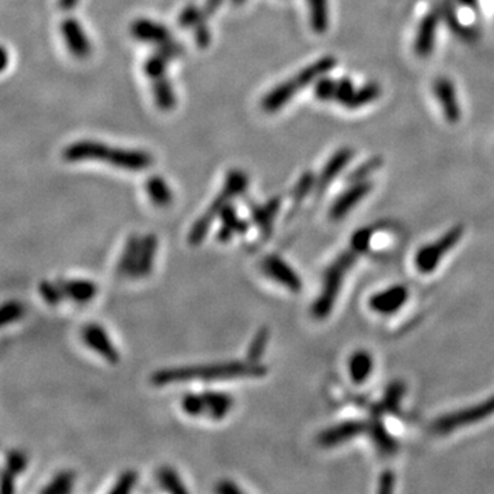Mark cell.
Returning <instances> with one entry per match:
<instances>
[{
    "label": "cell",
    "mask_w": 494,
    "mask_h": 494,
    "mask_svg": "<svg viewBox=\"0 0 494 494\" xmlns=\"http://www.w3.org/2000/svg\"><path fill=\"white\" fill-rule=\"evenodd\" d=\"M247 186H249V177L246 173L239 169L228 172L221 191L217 193V196L210 203V206L206 209V212L193 223L189 234V243L191 246H199L203 242V239L208 235L212 224L220 215L221 210L228 203H231L237 196L246 193Z\"/></svg>",
    "instance_id": "277c9868"
},
{
    "label": "cell",
    "mask_w": 494,
    "mask_h": 494,
    "mask_svg": "<svg viewBox=\"0 0 494 494\" xmlns=\"http://www.w3.org/2000/svg\"><path fill=\"white\" fill-rule=\"evenodd\" d=\"M463 234H464L463 227L457 225L449 230L435 243L423 247L416 254V259H415L416 268L423 274H429L431 271H434L444 256L457 245V242L460 240V237H463Z\"/></svg>",
    "instance_id": "52a82bcc"
},
{
    "label": "cell",
    "mask_w": 494,
    "mask_h": 494,
    "mask_svg": "<svg viewBox=\"0 0 494 494\" xmlns=\"http://www.w3.org/2000/svg\"><path fill=\"white\" fill-rule=\"evenodd\" d=\"M79 4V0H60V6L64 10H72Z\"/></svg>",
    "instance_id": "f5cc1de1"
},
{
    "label": "cell",
    "mask_w": 494,
    "mask_h": 494,
    "mask_svg": "<svg viewBox=\"0 0 494 494\" xmlns=\"http://www.w3.org/2000/svg\"><path fill=\"white\" fill-rule=\"evenodd\" d=\"M434 94L441 103L447 121L449 124H457L461 117V110L457 102V94L451 80L448 77H438L434 83Z\"/></svg>",
    "instance_id": "8fae6325"
},
{
    "label": "cell",
    "mask_w": 494,
    "mask_h": 494,
    "mask_svg": "<svg viewBox=\"0 0 494 494\" xmlns=\"http://www.w3.org/2000/svg\"><path fill=\"white\" fill-rule=\"evenodd\" d=\"M140 242L142 237L137 235H129L125 246L123 249L121 257L117 264V272L121 276L133 278L136 272V266L139 262V253H140Z\"/></svg>",
    "instance_id": "7402d4cb"
},
{
    "label": "cell",
    "mask_w": 494,
    "mask_h": 494,
    "mask_svg": "<svg viewBox=\"0 0 494 494\" xmlns=\"http://www.w3.org/2000/svg\"><path fill=\"white\" fill-rule=\"evenodd\" d=\"M28 467V456L25 451L13 449L6 454V470L14 473L16 476L23 473Z\"/></svg>",
    "instance_id": "f35d334b"
},
{
    "label": "cell",
    "mask_w": 494,
    "mask_h": 494,
    "mask_svg": "<svg viewBox=\"0 0 494 494\" xmlns=\"http://www.w3.org/2000/svg\"><path fill=\"white\" fill-rule=\"evenodd\" d=\"M234 237H235V232L231 228H228V227H225L223 224H221V227L218 228V231L215 234V239L218 242H221V243H228V242L232 240Z\"/></svg>",
    "instance_id": "f907efd6"
},
{
    "label": "cell",
    "mask_w": 494,
    "mask_h": 494,
    "mask_svg": "<svg viewBox=\"0 0 494 494\" xmlns=\"http://www.w3.org/2000/svg\"><path fill=\"white\" fill-rule=\"evenodd\" d=\"M372 184L368 181H357L353 187L344 191L332 205L330 215L332 220H341L347 215L364 196L371 191Z\"/></svg>",
    "instance_id": "9a60e30c"
},
{
    "label": "cell",
    "mask_w": 494,
    "mask_h": 494,
    "mask_svg": "<svg viewBox=\"0 0 494 494\" xmlns=\"http://www.w3.org/2000/svg\"><path fill=\"white\" fill-rule=\"evenodd\" d=\"M393 486H394V475L387 471V473H383L382 479H381V488H379V492L382 493H388L393 490Z\"/></svg>",
    "instance_id": "816d5d0a"
},
{
    "label": "cell",
    "mask_w": 494,
    "mask_h": 494,
    "mask_svg": "<svg viewBox=\"0 0 494 494\" xmlns=\"http://www.w3.org/2000/svg\"><path fill=\"white\" fill-rule=\"evenodd\" d=\"M460 1H461L464 6H473L476 0H460Z\"/></svg>",
    "instance_id": "11a10c76"
},
{
    "label": "cell",
    "mask_w": 494,
    "mask_h": 494,
    "mask_svg": "<svg viewBox=\"0 0 494 494\" xmlns=\"http://www.w3.org/2000/svg\"><path fill=\"white\" fill-rule=\"evenodd\" d=\"M354 86L352 83V80H349L347 77L341 79L339 82H337V96L335 101L341 105H346V102L352 98V95L354 94Z\"/></svg>",
    "instance_id": "ee69618b"
},
{
    "label": "cell",
    "mask_w": 494,
    "mask_h": 494,
    "mask_svg": "<svg viewBox=\"0 0 494 494\" xmlns=\"http://www.w3.org/2000/svg\"><path fill=\"white\" fill-rule=\"evenodd\" d=\"M315 96L322 101V102H330L335 101L337 96V82L328 79V77H320L316 82L315 86Z\"/></svg>",
    "instance_id": "60d3db41"
},
{
    "label": "cell",
    "mask_w": 494,
    "mask_h": 494,
    "mask_svg": "<svg viewBox=\"0 0 494 494\" xmlns=\"http://www.w3.org/2000/svg\"><path fill=\"white\" fill-rule=\"evenodd\" d=\"M1 60H3V61H1V67L6 69V66H7V52H6L4 48L1 50Z\"/></svg>",
    "instance_id": "db71d44e"
},
{
    "label": "cell",
    "mask_w": 494,
    "mask_h": 494,
    "mask_svg": "<svg viewBox=\"0 0 494 494\" xmlns=\"http://www.w3.org/2000/svg\"><path fill=\"white\" fill-rule=\"evenodd\" d=\"M220 220H221V224L231 228L235 235H246L249 232V228H250V224L240 218L237 213V209L232 203H228L220 213Z\"/></svg>",
    "instance_id": "f546056e"
},
{
    "label": "cell",
    "mask_w": 494,
    "mask_h": 494,
    "mask_svg": "<svg viewBox=\"0 0 494 494\" xmlns=\"http://www.w3.org/2000/svg\"><path fill=\"white\" fill-rule=\"evenodd\" d=\"M151 91L155 105L162 111H171L176 106V94L167 76L151 80Z\"/></svg>",
    "instance_id": "cb8c5ba5"
},
{
    "label": "cell",
    "mask_w": 494,
    "mask_h": 494,
    "mask_svg": "<svg viewBox=\"0 0 494 494\" xmlns=\"http://www.w3.org/2000/svg\"><path fill=\"white\" fill-rule=\"evenodd\" d=\"M408 300V290L404 286H394L385 291L375 294L369 300V308L378 313L390 315L397 310Z\"/></svg>",
    "instance_id": "5bb4252c"
},
{
    "label": "cell",
    "mask_w": 494,
    "mask_h": 494,
    "mask_svg": "<svg viewBox=\"0 0 494 494\" xmlns=\"http://www.w3.org/2000/svg\"><path fill=\"white\" fill-rule=\"evenodd\" d=\"M82 338L91 350L103 357L110 364H117L120 361V353L117 347L111 342L106 330L101 324H86L82 331Z\"/></svg>",
    "instance_id": "9c48e42d"
},
{
    "label": "cell",
    "mask_w": 494,
    "mask_h": 494,
    "mask_svg": "<svg viewBox=\"0 0 494 494\" xmlns=\"http://www.w3.org/2000/svg\"><path fill=\"white\" fill-rule=\"evenodd\" d=\"M206 405V415L212 420L224 419L234 407V398L228 393L205 390L201 393Z\"/></svg>",
    "instance_id": "ac0fdd59"
},
{
    "label": "cell",
    "mask_w": 494,
    "mask_h": 494,
    "mask_svg": "<svg viewBox=\"0 0 494 494\" xmlns=\"http://www.w3.org/2000/svg\"><path fill=\"white\" fill-rule=\"evenodd\" d=\"M157 481L159 486L169 493H189V489L184 486L180 475L169 466H164L157 471Z\"/></svg>",
    "instance_id": "4316f807"
},
{
    "label": "cell",
    "mask_w": 494,
    "mask_h": 494,
    "mask_svg": "<svg viewBox=\"0 0 494 494\" xmlns=\"http://www.w3.org/2000/svg\"><path fill=\"white\" fill-rule=\"evenodd\" d=\"M14 479H16V475L14 473L7 471L6 468L3 470L1 473V492L3 493H14L16 490V486H14Z\"/></svg>",
    "instance_id": "681fc988"
},
{
    "label": "cell",
    "mask_w": 494,
    "mask_h": 494,
    "mask_svg": "<svg viewBox=\"0 0 494 494\" xmlns=\"http://www.w3.org/2000/svg\"><path fill=\"white\" fill-rule=\"evenodd\" d=\"M261 269L265 276L278 281L283 287L293 293H300L302 288V280L298 274L276 254H269L261 261Z\"/></svg>",
    "instance_id": "ba28073f"
},
{
    "label": "cell",
    "mask_w": 494,
    "mask_h": 494,
    "mask_svg": "<svg viewBox=\"0 0 494 494\" xmlns=\"http://www.w3.org/2000/svg\"><path fill=\"white\" fill-rule=\"evenodd\" d=\"M371 432H372V437L375 439V444L378 447V449L382 451L383 454H393L395 449H397V445L394 442V439L387 434L385 427L376 422L371 426Z\"/></svg>",
    "instance_id": "d590c367"
},
{
    "label": "cell",
    "mask_w": 494,
    "mask_h": 494,
    "mask_svg": "<svg viewBox=\"0 0 494 494\" xmlns=\"http://www.w3.org/2000/svg\"><path fill=\"white\" fill-rule=\"evenodd\" d=\"M492 415H494V395L471 408L461 409L438 419L432 425V430L438 434H448L451 431L457 430L459 427L485 420Z\"/></svg>",
    "instance_id": "8992f818"
},
{
    "label": "cell",
    "mask_w": 494,
    "mask_h": 494,
    "mask_svg": "<svg viewBox=\"0 0 494 494\" xmlns=\"http://www.w3.org/2000/svg\"><path fill=\"white\" fill-rule=\"evenodd\" d=\"M130 35L143 43L159 44L167 43L172 39V33L169 28L159 22L147 20V18H137L130 25Z\"/></svg>",
    "instance_id": "7c38bea8"
},
{
    "label": "cell",
    "mask_w": 494,
    "mask_h": 494,
    "mask_svg": "<svg viewBox=\"0 0 494 494\" xmlns=\"http://www.w3.org/2000/svg\"><path fill=\"white\" fill-rule=\"evenodd\" d=\"M231 1H232L235 6H240V4H243L246 0H231Z\"/></svg>",
    "instance_id": "9f6ffc18"
},
{
    "label": "cell",
    "mask_w": 494,
    "mask_h": 494,
    "mask_svg": "<svg viewBox=\"0 0 494 494\" xmlns=\"http://www.w3.org/2000/svg\"><path fill=\"white\" fill-rule=\"evenodd\" d=\"M172 60L165 54L162 52L159 48H157L150 57L145 61V64H143V69H145V73L146 76L150 79V80H154V79H158V77H162V76H167V70H168V64L171 62Z\"/></svg>",
    "instance_id": "83f0119b"
},
{
    "label": "cell",
    "mask_w": 494,
    "mask_h": 494,
    "mask_svg": "<svg viewBox=\"0 0 494 494\" xmlns=\"http://www.w3.org/2000/svg\"><path fill=\"white\" fill-rule=\"evenodd\" d=\"M371 242V231L369 230H360L359 232L354 234V237L352 239V245H353V250L359 254L366 252Z\"/></svg>",
    "instance_id": "f6af8a7d"
},
{
    "label": "cell",
    "mask_w": 494,
    "mask_h": 494,
    "mask_svg": "<svg viewBox=\"0 0 494 494\" xmlns=\"http://www.w3.org/2000/svg\"><path fill=\"white\" fill-rule=\"evenodd\" d=\"M381 95V86L376 83H369L366 86L360 88L359 91H354L352 98L346 102L344 108H359L369 105L371 102L376 101Z\"/></svg>",
    "instance_id": "f1b7e54d"
},
{
    "label": "cell",
    "mask_w": 494,
    "mask_h": 494,
    "mask_svg": "<svg viewBox=\"0 0 494 494\" xmlns=\"http://www.w3.org/2000/svg\"><path fill=\"white\" fill-rule=\"evenodd\" d=\"M215 493L218 494H242L243 490L237 486L234 481L223 479L220 481L215 488Z\"/></svg>",
    "instance_id": "7dc6e473"
},
{
    "label": "cell",
    "mask_w": 494,
    "mask_h": 494,
    "mask_svg": "<svg viewBox=\"0 0 494 494\" xmlns=\"http://www.w3.org/2000/svg\"><path fill=\"white\" fill-rule=\"evenodd\" d=\"M315 174L312 172H305L300 177L294 191H293V208L291 210L296 212V209L301 205L303 199L306 198V195L312 191V189L315 187Z\"/></svg>",
    "instance_id": "836d02e7"
},
{
    "label": "cell",
    "mask_w": 494,
    "mask_h": 494,
    "mask_svg": "<svg viewBox=\"0 0 494 494\" xmlns=\"http://www.w3.org/2000/svg\"><path fill=\"white\" fill-rule=\"evenodd\" d=\"M223 3H224V0H205L203 6L201 7L203 18H205L206 21L210 20V17L215 16V11L223 6Z\"/></svg>",
    "instance_id": "c3c4849f"
},
{
    "label": "cell",
    "mask_w": 494,
    "mask_h": 494,
    "mask_svg": "<svg viewBox=\"0 0 494 494\" xmlns=\"http://www.w3.org/2000/svg\"><path fill=\"white\" fill-rule=\"evenodd\" d=\"M157 252H158V237H155L154 234H147L142 237L139 262H137L133 279L150 276L151 272L154 269Z\"/></svg>",
    "instance_id": "d6986e66"
},
{
    "label": "cell",
    "mask_w": 494,
    "mask_h": 494,
    "mask_svg": "<svg viewBox=\"0 0 494 494\" xmlns=\"http://www.w3.org/2000/svg\"><path fill=\"white\" fill-rule=\"evenodd\" d=\"M64 161H101L129 172H142L152 167L154 158L149 151L113 147L102 142L80 140L67 146L62 152Z\"/></svg>",
    "instance_id": "7a4b0ae2"
},
{
    "label": "cell",
    "mask_w": 494,
    "mask_h": 494,
    "mask_svg": "<svg viewBox=\"0 0 494 494\" xmlns=\"http://www.w3.org/2000/svg\"><path fill=\"white\" fill-rule=\"evenodd\" d=\"M366 429L368 426L361 422H344L328 430L322 431L319 435V442L322 447H335L363 434Z\"/></svg>",
    "instance_id": "2e32d148"
},
{
    "label": "cell",
    "mask_w": 494,
    "mask_h": 494,
    "mask_svg": "<svg viewBox=\"0 0 494 494\" xmlns=\"http://www.w3.org/2000/svg\"><path fill=\"white\" fill-rule=\"evenodd\" d=\"M268 342H269V328L261 327L247 347L246 359L253 363H259L262 356L265 354Z\"/></svg>",
    "instance_id": "1f68e13d"
},
{
    "label": "cell",
    "mask_w": 494,
    "mask_h": 494,
    "mask_svg": "<svg viewBox=\"0 0 494 494\" xmlns=\"http://www.w3.org/2000/svg\"><path fill=\"white\" fill-rule=\"evenodd\" d=\"M312 29L322 35L328 28V0H308Z\"/></svg>",
    "instance_id": "484cf974"
},
{
    "label": "cell",
    "mask_w": 494,
    "mask_h": 494,
    "mask_svg": "<svg viewBox=\"0 0 494 494\" xmlns=\"http://www.w3.org/2000/svg\"><path fill=\"white\" fill-rule=\"evenodd\" d=\"M352 157H353V151L350 149H341L331 157V159L322 168V174L319 176V180L316 183L318 193H322L327 189V186L344 171V167L352 159Z\"/></svg>",
    "instance_id": "ffe728a7"
},
{
    "label": "cell",
    "mask_w": 494,
    "mask_h": 494,
    "mask_svg": "<svg viewBox=\"0 0 494 494\" xmlns=\"http://www.w3.org/2000/svg\"><path fill=\"white\" fill-rule=\"evenodd\" d=\"M437 25L438 20L435 14H429L425 17V20L420 23L416 40H415V52L420 58H427L430 57L434 43H435V32H437Z\"/></svg>",
    "instance_id": "44dd1931"
},
{
    "label": "cell",
    "mask_w": 494,
    "mask_h": 494,
    "mask_svg": "<svg viewBox=\"0 0 494 494\" xmlns=\"http://www.w3.org/2000/svg\"><path fill=\"white\" fill-rule=\"evenodd\" d=\"M23 316V306L18 301L11 300V301L4 302L1 305L0 310V324L1 327H6L9 324L18 322Z\"/></svg>",
    "instance_id": "8d00e7d4"
},
{
    "label": "cell",
    "mask_w": 494,
    "mask_h": 494,
    "mask_svg": "<svg viewBox=\"0 0 494 494\" xmlns=\"http://www.w3.org/2000/svg\"><path fill=\"white\" fill-rule=\"evenodd\" d=\"M374 368L372 357L366 352H357L350 357L349 372L356 383L366 382Z\"/></svg>",
    "instance_id": "d4e9b609"
},
{
    "label": "cell",
    "mask_w": 494,
    "mask_h": 494,
    "mask_svg": "<svg viewBox=\"0 0 494 494\" xmlns=\"http://www.w3.org/2000/svg\"><path fill=\"white\" fill-rule=\"evenodd\" d=\"M381 164H382V161L379 158H374V159L368 161L363 167H360L356 172L353 173V177H350V179H353V181H363V179L369 173L376 171L381 167Z\"/></svg>",
    "instance_id": "bcb514c9"
},
{
    "label": "cell",
    "mask_w": 494,
    "mask_h": 494,
    "mask_svg": "<svg viewBox=\"0 0 494 494\" xmlns=\"http://www.w3.org/2000/svg\"><path fill=\"white\" fill-rule=\"evenodd\" d=\"M151 202L158 208H167L173 202V193L167 180L158 174L151 176L145 184Z\"/></svg>",
    "instance_id": "603a6c76"
},
{
    "label": "cell",
    "mask_w": 494,
    "mask_h": 494,
    "mask_svg": "<svg viewBox=\"0 0 494 494\" xmlns=\"http://www.w3.org/2000/svg\"><path fill=\"white\" fill-rule=\"evenodd\" d=\"M39 293L44 302H47L51 306H57L64 300L62 287L58 281H50L42 280L39 284Z\"/></svg>",
    "instance_id": "d6a6232c"
},
{
    "label": "cell",
    "mask_w": 494,
    "mask_h": 494,
    "mask_svg": "<svg viewBox=\"0 0 494 494\" xmlns=\"http://www.w3.org/2000/svg\"><path fill=\"white\" fill-rule=\"evenodd\" d=\"M61 33L69 52L76 60H86L92 52V44L86 36L82 23L74 18H64L61 23Z\"/></svg>",
    "instance_id": "30bf717a"
},
{
    "label": "cell",
    "mask_w": 494,
    "mask_h": 494,
    "mask_svg": "<svg viewBox=\"0 0 494 494\" xmlns=\"http://www.w3.org/2000/svg\"><path fill=\"white\" fill-rule=\"evenodd\" d=\"M76 473L73 471H61L57 473L51 482L42 489L43 494H67L73 490Z\"/></svg>",
    "instance_id": "4dcf8cb0"
},
{
    "label": "cell",
    "mask_w": 494,
    "mask_h": 494,
    "mask_svg": "<svg viewBox=\"0 0 494 494\" xmlns=\"http://www.w3.org/2000/svg\"><path fill=\"white\" fill-rule=\"evenodd\" d=\"M356 254L357 253L354 250L346 252L342 256L337 258L327 269L320 297L315 301L313 306H312V313L316 319L322 320L331 313L334 303L338 298L339 290L342 287L344 276L356 261Z\"/></svg>",
    "instance_id": "5b68a950"
},
{
    "label": "cell",
    "mask_w": 494,
    "mask_h": 494,
    "mask_svg": "<svg viewBox=\"0 0 494 494\" xmlns=\"http://www.w3.org/2000/svg\"><path fill=\"white\" fill-rule=\"evenodd\" d=\"M337 66V60L334 57H322L305 69H302L298 74L293 79L281 83L274 89H271L261 101V108L266 113H275L284 105H287L296 94H298L302 88L318 82L320 77L325 76Z\"/></svg>",
    "instance_id": "3957f363"
},
{
    "label": "cell",
    "mask_w": 494,
    "mask_h": 494,
    "mask_svg": "<svg viewBox=\"0 0 494 494\" xmlns=\"http://www.w3.org/2000/svg\"><path fill=\"white\" fill-rule=\"evenodd\" d=\"M193 39L199 48H206L212 42V33L208 21L201 22L193 28Z\"/></svg>",
    "instance_id": "b9f144b4"
},
{
    "label": "cell",
    "mask_w": 494,
    "mask_h": 494,
    "mask_svg": "<svg viewBox=\"0 0 494 494\" xmlns=\"http://www.w3.org/2000/svg\"><path fill=\"white\" fill-rule=\"evenodd\" d=\"M268 368L261 363H253L247 359L243 361H227L205 366H172L164 368L151 375L154 386H168L172 383H183L191 381H230L240 378H261L265 376Z\"/></svg>",
    "instance_id": "6da1fadb"
},
{
    "label": "cell",
    "mask_w": 494,
    "mask_h": 494,
    "mask_svg": "<svg viewBox=\"0 0 494 494\" xmlns=\"http://www.w3.org/2000/svg\"><path fill=\"white\" fill-rule=\"evenodd\" d=\"M404 394V386L401 383H394L388 388L386 398L383 401V408L386 410H395Z\"/></svg>",
    "instance_id": "7bdbcfd3"
},
{
    "label": "cell",
    "mask_w": 494,
    "mask_h": 494,
    "mask_svg": "<svg viewBox=\"0 0 494 494\" xmlns=\"http://www.w3.org/2000/svg\"><path fill=\"white\" fill-rule=\"evenodd\" d=\"M64 291V298L77 303L92 301L98 294V286L92 280L60 279L57 280Z\"/></svg>",
    "instance_id": "e0dca14e"
},
{
    "label": "cell",
    "mask_w": 494,
    "mask_h": 494,
    "mask_svg": "<svg viewBox=\"0 0 494 494\" xmlns=\"http://www.w3.org/2000/svg\"><path fill=\"white\" fill-rule=\"evenodd\" d=\"M206 21L202 16L201 7H196L195 4H190L183 9V11L179 16V25L184 29H193L198 23Z\"/></svg>",
    "instance_id": "ab89813d"
},
{
    "label": "cell",
    "mask_w": 494,
    "mask_h": 494,
    "mask_svg": "<svg viewBox=\"0 0 494 494\" xmlns=\"http://www.w3.org/2000/svg\"><path fill=\"white\" fill-rule=\"evenodd\" d=\"M137 481H139V473L135 470H127L117 478L113 489L110 490V494L130 493L137 485Z\"/></svg>",
    "instance_id": "74e56055"
},
{
    "label": "cell",
    "mask_w": 494,
    "mask_h": 494,
    "mask_svg": "<svg viewBox=\"0 0 494 494\" xmlns=\"http://www.w3.org/2000/svg\"><path fill=\"white\" fill-rule=\"evenodd\" d=\"M281 199L275 196L264 205L249 202V210L253 223L257 225L258 231L262 237H268L272 234L274 221L279 213Z\"/></svg>",
    "instance_id": "4fadbf2b"
},
{
    "label": "cell",
    "mask_w": 494,
    "mask_h": 494,
    "mask_svg": "<svg viewBox=\"0 0 494 494\" xmlns=\"http://www.w3.org/2000/svg\"><path fill=\"white\" fill-rule=\"evenodd\" d=\"M181 409L191 417H199L206 415V405L201 393H189L181 398Z\"/></svg>",
    "instance_id": "e575fe53"
}]
</instances>
